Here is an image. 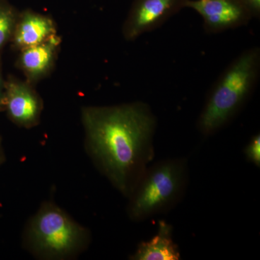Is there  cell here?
I'll return each instance as SVG.
<instances>
[{
    "mask_svg": "<svg viewBox=\"0 0 260 260\" xmlns=\"http://www.w3.org/2000/svg\"><path fill=\"white\" fill-rule=\"evenodd\" d=\"M243 4L245 5L247 9L250 11L251 14L257 16L260 13V0H241Z\"/></svg>",
    "mask_w": 260,
    "mask_h": 260,
    "instance_id": "obj_14",
    "label": "cell"
},
{
    "mask_svg": "<svg viewBox=\"0 0 260 260\" xmlns=\"http://www.w3.org/2000/svg\"><path fill=\"white\" fill-rule=\"evenodd\" d=\"M44 101L35 85L13 75L5 79L4 112L18 127L32 129L40 124Z\"/></svg>",
    "mask_w": 260,
    "mask_h": 260,
    "instance_id": "obj_5",
    "label": "cell"
},
{
    "mask_svg": "<svg viewBox=\"0 0 260 260\" xmlns=\"http://www.w3.org/2000/svg\"><path fill=\"white\" fill-rule=\"evenodd\" d=\"M246 158L256 167L260 166V135L253 137L244 150Z\"/></svg>",
    "mask_w": 260,
    "mask_h": 260,
    "instance_id": "obj_12",
    "label": "cell"
},
{
    "mask_svg": "<svg viewBox=\"0 0 260 260\" xmlns=\"http://www.w3.org/2000/svg\"><path fill=\"white\" fill-rule=\"evenodd\" d=\"M85 148L95 167L129 198L153 159L156 118L143 102L81 109Z\"/></svg>",
    "mask_w": 260,
    "mask_h": 260,
    "instance_id": "obj_1",
    "label": "cell"
},
{
    "mask_svg": "<svg viewBox=\"0 0 260 260\" xmlns=\"http://www.w3.org/2000/svg\"><path fill=\"white\" fill-rule=\"evenodd\" d=\"M5 79L3 76V60L0 56V112H4Z\"/></svg>",
    "mask_w": 260,
    "mask_h": 260,
    "instance_id": "obj_13",
    "label": "cell"
},
{
    "mask_svg": "<svg viewBox=\"0 0 260 260\" xmlns=\"http://www.w3.org/2000/svg\"><path fill=\"white\" fill-rule=\"evenodd\" d=\"M186 0H135L123 24V37L133 41L142 34L158 28L185 8Z\"/></svg>",
    "mask_w": 260,
    "mask_h": 260,
    "instance_id": "obj_6",
    "label": "cell"
},
{
    "mask_svg": "<svg viewBox=\"0 0 260 260\" xmlns=\"http://www.w3.org/2000/svg\"><path fill=\"white\" fill-rule=\"evenodd\" d=\"M260 53L249 49L233 61L214 87L198 121L200 131L211 135L223 127L249 96L258 78Z\"/></svg>",
    "mask_w": 260,
    "mask_h": 260,
    "instance_id": "obj_3",
    "label": "cell"
},
{
    "mask_svg": "<svg viewBox=\"0 0 260 260\" xmlns=\"http://www.w3.org/2000/svg\"><path fill=\"white\" fill-rule=\"evenodd\" d=\"M61 39L59 36L47 42L18 51L15 66L23 73L25 80L34 85L51 74L55 67Z\"/></svg>",
    "mask_w": 260,
    "mask_h": 260,
    "instance_id": "obj_8",
    "label": "cell"
},
{
    "mask_svg": "<svg viewBox=\"0 0 260 260\" xmlns=\"http://www.w3.org/2000/svg\"><path fill=\"white\" fill-rule=\"evenodd\" d=\"M6 160V156H5L4 148L3 145V138L0 135V167Z\"/></svg>",
    "mask_w": 260,
    "mask_h": 260,
    "instance_id": "obj_15",
    "label": "cell"
},
{
    "mask_svg": "<svg viewBox=\"0 0 260 260\" xmlns=\"http://www.w3.org/2000/svg\"><path fill=\"white\" fill-rule=\"evenodd\" d=\"M20 11L6 0H0V56L11 42Z\"/></svg>",
    "mask_w": 260,
    "mask_h": 260,
    "instance_id": "obj_11",
    "label": "cell"
},
{
    "mask_svg": "<svg viewBox=\"0 0 260 260\" xmlns=\"http://www.w3.org/2000/svg\"><path fill=\"white\" fill-rule=\"evenodd\" d=\"M172 227L165 221L159 223L158 232L150 240L140 243L130 256L132 260H179V247L172 239Z\"/></svg>",
    "mask_w": 260,
    "mask_h": 260,
    "instance_id": "obj_10",
    "label": "cell"
},
{
    "mask_svg": "<svg viewBox=\"0 0 260 260\" xmlns=\"http://www.w3.org/2000/svg\"><path fill=\"white\" fill-rule=\"evenodd\" d=\"M91 233L51 200H46L29 219L23 233V246L43 260L78 257L88 249Z\"/></svg>",
    "mask_w": 260,
    "mask_h": 260,
    "instance_id": "obj_2",
    "label": "cell"
},
{
    "mask_svg": "<svg viewBox=\"0 0 260 260\" xmlns=\"http://www.w3.org/2000/svg\"><path fill=\"white\" fill-rule=\"evenodd\" d=\"M187 182V165L182 159L162 160L148 167L128 198V216L139 222L169 211L182 198Z\"/></svg>",
    "mask_w": 260,
    "mask_h": 260,
    "instance_id": "obj_4",
    "label": "cell"
},
{
    "mask_svg": "<svg viewBox=\"0 0 260 260\" xmlns=\"http://www.w3.org/2000/svg\"><path fill=\"white\" fill-rule=\"evenodd\" d=\"M185 8L201 15L210 34L246 25L252 17L241 0H186Z\"/></svg>",
    "mask_w": 260,
    "mask_h": 260,
    "instance_id": "obj_7",
    "label": "cell"
},
{
    "mask_svg": "<svg viewBox=\"0 0 260 260\" xmlns=\"http://www.w3.org/2000/svg\"><path fill=\"white\" fill-rule=\"evenodd\" d=\"M57 35V27L54 19L27 9L20 12L12 37L11 47L20 51L39 45Z\"/></svg>",
    "mask_w": 260,
    "mask_h": 260,
    "instance_id": "obj_9",
    "label": "cell"
}]
</instances>
